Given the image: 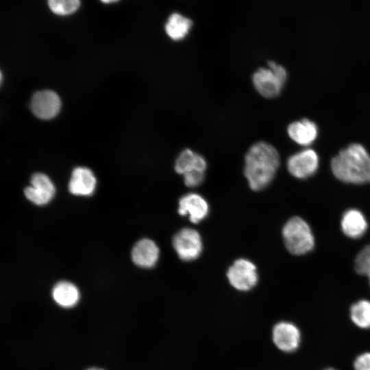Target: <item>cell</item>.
I'll use <instances>...</instances> for the list:
<instances>
[{
	"mask_svg": "<svg viewBox=\"0 0 370 370\" xmlns=\"http://www.w3.org/2000/svg\"><path fill=\"white\" fill-rule=\"evenodd\" d=\"M280 162L278 150L264 141L254 143L245 157L244 174L249 187L260 190L273 180Z\"/></svg>",
	"mask_w": 370,
	"mask_h": 370,
	"instance_id": "6da1fadb",
	"label": "cell"
},
{
	"mask_svg": "<svg viewBox=\"0 0 370 370\" xmlns=\"http://www.w3.org/2000/svg\"><path fill=\"white\" fill-rule=\"evenodd\" d=\"M331 169L342 182L354 184L369 183L370 155L361 144H349L332 159Z\"/></svg>",
	"mask_w": 370,
	"mask_h": 370,
	"instance_id": "7a4b0ae2",
	"label": "cell"
},
{
	"mask_svg": "<svg viewBox=\"0 0 370 370\" xmlns=\"http://www.w3.org/2000/svg\"><path fill=\"white\" fill-rule=\"evenodd\" d=\"M267 66L260 67L253 73L252 83L262 96L271 99L280 94L288 73L284 66L275 61H268Z\"/></svg>",
	"mask_w": 370,
	"mask_h": 370,
	"instance_id": "3957f363",
	"label": "cell"
},
{
	"mask_svg": "<svg viewBox=\"0 0 370 370\" xmlns=\"http://www.w3.org/2000/svg\"><path fill=\"white\" fill-rule=\"evenodd\" d=\"M282 236L287 250L294 255H303L312 249L314 236L309 225L301 218L294 217L284 225Z\"/></svg>",
	"mask_w": 370,
	"mask_h": 370,
	"instance_id": "277c9868",
	"label": "cell"
},
{
	"mask_svg": "<svg viewBox=\"0 0 370 370\" xmlns=\"http://www.w3.org/2000/svg\"><path fill=\"white\" fill-rule=\"evenodd\" d=\"M230 284L239 291H249L258 283L256 265L249 260L240 258L234 261L227 271Z\"/></svg>",
	"mask_w": 370,
	"mask_h": 370,
	"instance_id": "5b68a950",
	"label": "cell"
},
{
	"mask_svg": "<svg viewBox=\"0 0 370 370\" xmlns=\"http://www.w3.org/2000/svg\"><path fill=\"white\" fill-rule=\"evenodd\" d=\"M173 247L179 258L184 261L197 259L202 251L203 245L199 232L185 227L177 232L173 238Z\"/></svg>",
	"mask_w": 370,
	"mask_h": 370,
	"instance_id": "8992f818",
	"label": "cell"
},
{
	"mask_svg": "<svg viewBox=\"0 0 370 370\" xmlns=\"http://www.w3.org/2000/svg\"><path fill=\"white\" fill-rule=\"evenodd\" d=\"M319 166V156L312 149H305L291 156L287 160L288 172L299 179L312 175Z\"/></svg>",
	"mask_w": 370,
	"mask_h": 370,
	"instance_id": "52a82bcc",
	"label": "cell"
},
{
	"mask_svg": "<svg viewBox=\"0 0 370 370\" xmlns=\"http://www.w3.org/2000/svg\"><path fill=\"white\" fill-rule=\"evenodd\" d=\"M272 341L275 347L284 352H293L297 349L301 343L299 328L289 321H280L272 329Z\"/></svg>",
	"mask_w": 370,
	"mask_h": 370,
	"instance_id": "ba28073f",
	"label": "cell"
},
{
	"mask_svg": "<svg viewBox=\"0 0 370 370\" xmlns=\"http://www.w3.org/2000/svg\"><path fill=\"white\" fill-rule=\"evenodd\" d=\"M60 106L61 101L58 95L49 90L36 92L30 101L32 112L41 119H49L56 116Z\"/></svg>",
	"mask_w": 370,
	"mask_h": 370,
	"instance_id": "9c48e42d",
	"label": "cell"
},
{
	"mask_svg": "<svg viewBox=\"0 0 370 370\" xmlns=\"http://www.w3.org/2000/svg\"><path fill=\"white\" fill-rule=\"evenodd\" d=\"M31 186L25 189L26 197L37 205L47 204L53 197L55 188L50 179L45 174L36 173L31 179Z\"/></svg>",
	"mask_w": 370,
	"mask_h": 370,
	"instance_id": "30bf717a",
	"label": "cell"
},
{
	"mask_svg": "<svg viewBox=\"0 0 370 370\" xmlns=\"http://www.w3.org/2000/svg\"><path fill=\"white\" fill-rule=\"evenodd\" d=\"M178 213L188 215L190 221L197 223L205 219L209 212V206L205 199L197 193H188L179 201Z\"/></svg>",
	"mask_w": 370,
	"mask_h": 370,
	"instance_id": "8fae6325",
	"label": "cell"
},
{
	"mask_svg": "<svg viewBox=\"0 0 370 370\" xmlns=\"http://www.w3.org/2000/svg\"><path fill=\"white\" fill-rule=\"evenodd\" d=\"M318 127L309 119L304 118L291 123L287 127L289 137L296 143L308 146L317 138Z\"/></svg>",
	"mask_w": 370,
	"mask_h": 370,
	"instance_id": "7c38bea8",
	"label": "cell"
},
{
	"mask_svg": "<svg viewBox=\"0 0 370 370\" xmlns=\"http://www.w3.org/2000/svg\"><path fill=\"white\" fill-rule=\"evenodd\" d=\"M132 257L137 266L143 268H151L158 260L159 249L152 240L143 238L134 246Z\"/></svg>",
	"mask_w": 370,
	"mask_h": 370,
	"instance_id": "4fadbf2b",
	"label": "cell"
},
{
	"mask_svg": "<svg viewBox=\"0 0 370 370\" xmlns=\"http://www.w3.org/2000/svg\"><path fill=\"white\" fill-rule=\"evenodd\" d=\"M96 185V179L92 172L84 167L74 169L69 184V191L76 195H91Z\"/></svg>",
	"mask_w": 370,
	"mask_h": 370,
	"instance_id": "5bb4252c",
	"label": "cell"
},
{
	"mask_svg": "<svg viewBox=\"0 0 370 370\" xmlns=\"http://www.w3.org/2000/svg\"><path fill=\"white\" fill-rule=\"evenodd\" d=\"M341 229L343 233L352 238L361 237L367 231L368 224L363 214L358 210L346 211L341 219Z\"/></svg>",
	"mask_w": 370,
	"mask_h": 370,
	"instance_id": "9a60e30c",
	"label": "cell"
},
{
	"mask_svg": "<svg viewBox=\"0 0 370 370\" xmlns=\"http://www.w3.org/2000/svg\"><path fill=\"white\" fill-rule=\"evenodd\" d=\"M206 168L207 162L205 158L190 149H184L175 163V171L182 175L195 171L205 172Z\"/></svg>",
	"mask_w": 370,
	"mask_h": 370,
	"instance_id": "2e32d148",
	"label": "cell"
},
{
	"mask_svg": "<svg viewBox=\"0 0 370 370\" xmlns=\"http://www.w3.org/2000/svg\"><path fill=\"white\" fill-rule=\"evenodd\" d=\"M193 25V21L178 12L171 13L164 26L166 34L174 40L186 37Z\"/></svg>",
	"mask_w": 370,
	"mask_h": 370,
	"instance_id": "e0dca14e",
	"label": "cell"
},
{
	"mask_svg": "<svg viewBox=\"0 0 370 370\" xmlns=\"http://www.w3.org/2000/svg\"><path fill=\"white\" fill-rule=\"evenodd\" d=\"M55 301L60 306L70 308L74 306L79 298L77 288L71 282H60L55 285L52 291Z\"/></svg>",
	"mask_w": 370,
	"mask_h": 370,
	"instance_id": "ac0fdd59",
	"label": "cell"
},
{
	"mask_svg": "<svg viewBox=\"0 0 370 370\" xmlns=\"http://www.w3.org/2000/svg\"><path fill=\"white\" fill-rule=\"evenodd\" d=\"M350 318L358 328H370V301L361 299L352 304L350 308Z\"/></svg>",
	"mask_w": 370,
	"mask_h": 370,
	"instance_id": "d6986e66",
	"label": "cell"
},
{
	"mask_svg": "<svg viewBox=\"0 0 370 370\" xmlns=\"http://www.w3.org/2000/svg\"><path fill=\"white\" fill-rule=\"evenodd\" d=\"M354 269L358 274L368 278L370 285V245L365 247L356 256Z\"/></svg>",
	"mask_w": 370,
	"mask_h": 370,
	"instance_id": "ffe728a7",
	"label": "cell"
},
{
	"mask_svg": "<svg viewBox=\"0 0 370 370\" xmlns=\"http://www.w3.org/2000/svg\"><path fill=\"white\" fill-rule=\"evenodd\" d=\"M78 0H50L49 6L56 14L60 15L69 14L75 12L79 6Z\"/></svg>",
	"mask_w": 370,
	"mask_h": 370,
	"instance_id": "44dd1931",
	"label": "cell"
},
{
	"mask_svg": "<svg viewBox=\"0 0 370 370\" xmlns=\"http://www.w3.org/2000/svg\"><path fill=\"white\" fill-rule=\"evenodd\" d=\"M184 184L188 187H195L202 183L205 172L195 171L183 175Z\"/></svg>",
	"mask_w": 370,
	"mask_h": 370,
	"instance_id": "7402d4cb",
	"label": "cell"
},
{
	"mask_svg": "<svg viewBox=\"0 0 370 370\" xmlns=\"http://www.w3.org/2000/svg\"><path fill=\"white\" fill-rule=\"evenodd\" d=\"M354 370H370V352H365L356 357L354 362Z\"/></svg>",
	"mask_w": 370,
	"mask_h": 370,
	"instance_id": "603a6c76",
	"label": "cell"
},
{
	"mask_svg": "<svg viewBox=\"0 0 370 370\" xmlns=\"http://www.w3.org/2000/svg\"><path fill=\"white\" fill-rule=\"evenodd\" d=\"M87 370H103V369H99V368H90V369H87Z\"/></svg>",
	"mask_w": 370,
	"mask_h": 370,
	"instance_id": "cb8c5ba5",
	"label": "cell"
},
{
	"mask_svg": "<svg viewBox=\"0 0 370 370\" xmlns=\"http://www.w3.org/2000/svg\"><path fill=\"white\" fill-rule=\"evenodd\" d=\"M324 370H336V369H333V368H328V369H325Z\"/></svg>",
	"mask_w": 370,
	"mask_h": 370,
	"instance_id": "d4e9b609",
	"label": "cell"
}]
</instances>
